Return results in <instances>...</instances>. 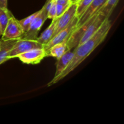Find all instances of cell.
<instances>
[{"instance_id":"cell-1","label":"cell","mask_w":124,"mask_h":124,"mask_svg":"<svg viewBox=\"0 0 124 124\" xmlns=\"http://www.w3.org/2000/svg\"><path fill=\"white\" fill-rule=\"evenodd\" d=\"M111 27V22L109 18H107L99 30L90 38L75 47V50L73 51V57L67 67L58 77L50 81L47 84V86L50 87L58 82L67 76L74 69H76L81 63H82L84 60L85 59L93 52V50L103 42L110 31Z\"/></svg>"},{"instance_id":"cell-2","label":"cell","mask_w":124,"mask_h":124,"mask_svg":"<svg viewBox=\"0 0 124 124\" xmlns=\"http://www.w3.org/2000/svg\"><path fill=\"white\" fill-rule=\"evenodd\" d=\"M44 46L36 40L26 39L19 38L16 41L13 47L10 51L8 55V59L17 58L18 55L31 49L37 48H42Z\"/></svg>"},{"instance_id":"cell-3","label":"cell","mask_w":124,"mask_h":124,"mask_svg":"<svg viewBox=\"0 0 124 124\" xmlns=\"http://www.w3.org/2000/svg\"><path fill=\"white\" fill-rule=\"evenodd\" d=\"M47 18V12L42 7V8L40 10L39 13L34 18L29 29L23 33L21 38L36 40L39 31Z\"/></svg>"},{"instance_id":"cell-4","label":"cell","mask_w":124,"mask_h":124,"mask_svg":"<svg viewBox=\"0 0 124 124\" xmlns=\"http://www.w3.org/2000/svg\"><path fill=\"white\" fill-rule=\"evenodd\" d=\"M78 21V17L75 16L69 25H67L65 29L62 30L59 33H58L46 44H45L44 46V48L46 50V52H48V50L54 45L67 41L71 33L76 28Z\"/></svg>"},{"instance_id":"cell-5","label":"cell","mask_w":124,"mask_h":124,"mask_svg":"<svg viewBox=\"0 0 124 124\" xmlns=\"http://www.w3.org/2000/svg\"><path fill=\"white\" fill-rule=\"evenodd\" d=\"M24 33L19 20L12 15L1 35L2 39H18Z\"/></svg>"},{"instance_id":"cell-6","label":"cell","mask_w":124,"mask_h":124,"mask_svg":"<svg viewBox=\"0 0 124 124\" xmlns=\"http://www.w3.org/2000/svg\"><path fill=\"white\" fill-rule=\"evenodd\" d=\"M47 56L44 47L31 49L18 55L17 58L24 64H37Z\"/></svg>"},{"instance_id":"cell-7","label":"cell","mask_w":124,"mask_h":124,"mask_svg":"<svg viewBox=\"0 0 124 124\" xmlns=\"http://www.w3.org/2000/svg\"><path fill=\"white\" fill-rule=\"evenodd\" d=\"M76 8H77V2L71 3L67 10L58 18L54 32L52 38L62 30L65 29L67 25H69V24L75 18V17L76 16Z\"/></svg>"},{"instance_id":"cell-8","label":"cell","mask_w":124,"mask_h":124,"mask_svg":"<svg viewBox=\"0 0 124 124\" xmlns=\"http://www.w3.org/2000/svg\"><path fill=\"white\" fill-rule=\"evenodd\" d=\"M106 1L107 0H93L84 13L78 18L76 28L81 26L93 16L99 12L101 8L103 7Z\"/></svg>"},{"instance_id":"cell-9","label":"cell","mask_w":124,"mask_h":124,"mask_svg":"<svg viewBox=\"0 0 124 124\" xmlns=\"http://www.w3.org/2000/svg\"><path fill=\"white\" fill-rule=\"evenodd\" d=\"M107 18H106L105 16L103 15L99 12V13L97 14L95 18L93 19V21H92V23L90 24V25H88V27L87 28V29L85 30V32L84 33L83 35L82 36L79 42L78 45L84 43V42H85L86 41H87L88 39L92 37V36H93L98 30H99V29L101 27V26L102 24H103L104 21H105ZM77 46H76V47H77Z\"/></svg>"},{"instance_id":"cell-10","label":"cell","mask_w":124,"mask_h":124,"mask_svg":"<svg viewBox=\"0 0 124 124\" xmlns=\"http://www.w3.org/2000/svg\"><path fill=\"white\" fill-rule=\"evenodd\" d=\"M73 55L74 52H71V50H69L67 53H65L64 55L62 56L61 58L57 59L58 61L56 63V69L54 77L52 79H54L57 77H58L65 70V69L67 67L70 62L72 59Z\"/></svg>"},{"instance_id":"cell-11","label":"cell","mask_w":124,"mask_h":124,"mask_svg":"<svg viewBox=\"0 0 124 124\" xmlns=\"http://www.w3.org/2000/svg\"><path fill=\"white\" fill-rule=\"evenodd\" d=\"M16 40L0 39V65L8 60V53Z\"/></svg>"},{"instance_id":"cell-12","label":"cell","mask_w":124,"mask_h":124,"mask_svg":"<svg viewBox=\"0 0 124 124\" xmlns=\"http://www.w3.org/2000/svg\"><path fill=\"white\" fill-rule=\"evenodd\" d=\"M69 50H71L68 46L67 41H65L52 46L47 52V56L53 57L58 59Z\"/></svg>"},{"instance_id":"cell-13","label":"cell","mask_w":124,"mask_h":124,"mask_svg":"<svg viewBox=\"0 0 124 124\" xmlns=\"http://www.w3.org/2000/svg\"><path fill=\"white\" fill-rule=\"evenodd\" d=\"M58 19V18H57V17L52 19V23L50 24L49 26L41 33V35L39 37L38 36L37 39H36V41L38 42L44 46L52 39L53 33L54 32Z\"/></svg>"},{"instance_id":"cell-14","label":"cell","mask_w":124,"mask_h":124,"mask_svg":"<svg viewBox=\"0 0 124 124\" xmlns=\"http://www.w3.org/2000/svg\"><path fill=\"white\" fill-rule=\"evenodd\" d=\"M119 0H107L103 7L101 8L99 12L105 16L106 18H109L112 13L116 6H117Z\"/></svg>"},{"instance_id":"cell-15","label":"cell","mask_w":124,"mask_h":124,"mask_svg":"<svg viewBox=\"0 0 124 124\" xmlns=\"http://www.w3.org/2000/svg\"><path fill=\"white\" fill-rule=\"evenodd\" d=\"M12 15H13L10 12L8 8H0V26H1L2 33L4 31V29L8 23V20Z\"/></svg>"},{"instance_id":"cell-16","label":"cell","mask_w":124,"mask_h":124,"mask_svg":"<svg viewBox=\"0 0 124 124\" xmlns=\"http://www.w3.org/2000/svg\"><path fill=\"white\" fill-rule=\"evenodd\" d=\"M39 10L37 11V12H35L33 14L30 15V16H27V18H24V19H21V20H19V22L21 24V26L22 29H23V31H24V33L25 32V31L27 30V29H29V26H30V24L31 23L32 21L33 20L34 18L37 16V15L39 13Z\"/></svg>"},{"instance_id":"cell-17","label":"cell","mask_w":124,"mask_h":124,"mask_svg":"<svg viewBox=\"0 0 124 124\" xmlns=\"http://www.w3.org/2000/svg\"><path fill=\"white\" fill-rule=\"evenodd\" d=\"M93 0H79L77 2V8H76V15L79 17L84 13L86 8L88 7Z\"/></svg>"},{"instance_id":"cell-18","label":"cell","mask_w":124,"mask_h":124,"mask_svg":"<svg viewBox=\"0 0 124 124\" xmlns=\"http://www.w3.org/2000/svg\"><path fill=\"white\" fill-rule=\"evenodd\" d=\"M56 3L53 0V2L51 4L49 9H48V13H47L48 18L53 19L54 18H56Z\"/></svg>"},{"instance_id":"cell-19","label":"cell","mask_w":124,"mask_h":124,"mask_svg":"<svg viewBox=\"0 0 124 124\" xmlns=\"http://www.w3.org/2000/svg\"><path fill=\"white\" fill-rule=\"evenodd\" d=\"M70 4H56V17L59 18V16L62 15L65 11L67 10L68 8H69Z\"/></svg>"},{"instance_id":"cell-20","label":"cell","mask_w":124,"mask_h":124,"mask_svg":"<svg viewBox=\"0 0 124 124\" xmlns=\"http://www.w3.org/2000/svg\"><path fill=\"white\" fill-rule=\"evenodd\" d=\"M56 4H71L70 0H54Z\"/></svg>"},{"instance_id":"cell-21","label":"cell","mask_w":124,"mask_h":124,"mask_svg":"<svg viewBox=\"0 0 124 124\" xmlns=\"http://www.w3.org/2000/svg\"><path fill=\"white\" fill-rule=\"evenodd\" d=\"M0 8H7V0H0Z\"/></svg>"},{"instance_id":"cell-22","label":"cell","mask_w":124,"mask_h":124,"mask_svg":"<svg viewBox=\"0 0 124 124\" xmlns=\"http://www.w3.org/2000/svg\"><path fill=\"white\" fill-rule=\"evenodd\" d=\"M79 0H70L71 1V3H76V2H78Z\"/></svg>"},{"instance_id":"cell-23","label":"cell","mask_w":124,"mask_h":124,"mask_svg":"<svg viewBox=\"0 0 124 124\" xmlns=\"http://www.w3.org/2000/svg\"><path fill=\"white\" fill-rule=\"evenodd\" d=\"M2 30H1V26H0V36L2 35Z\"/></svg>"}]
</instances>
